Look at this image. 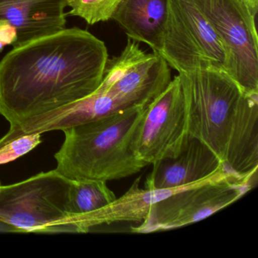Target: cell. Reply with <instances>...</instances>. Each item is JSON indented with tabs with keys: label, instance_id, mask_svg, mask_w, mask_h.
<instances>
[{
	"label": "cell",
	"instance_id": "17",
	"mask_svg": "<svg viewBox=\"0 0 258 258\" xmlns=\"http://www.w3.org/2000/svg\"><path fill=\"white\" fill-rule=\"evenodd\" d=\"M122 0H67L71 10L67 16L84 19L88 25L108 22Z\"/></svg>",
	"mask_w": 258,
	"mask_h": 258
},
{
	"label": "cell",
	"instance_id": "11",
	"mask_svg": "<svg viewBox=\"0 0 258 258\" xmlns=\"http://www.w3.org/2000/svg\"><path fill=\"white\" fill-rule=\"evenodd\" d=\"M223 164L241 179L257 180L258 93H243L231 121Z\"/></svg>",
	"mask_w": 258,
	"mask_h": 258
},
{
	"label": "cell",
	"instance_id": "4",
	"mask_svg": "<svg viewBox=\"0 0 258 258\" xmlns=\"http://www.w3.org/2000/svg\"><path fill=\"white\" fill-rule=\"evenodd\" d=\"M185 99L188 134L223 162L231 121L244 92L225 72L178 74Z\"/></svg>",
	"mask_w": 258,
	"mask_h": 258
},
{
	"label": "cell",
	"instance_id": "9",
	"mask_svg": "<svg viewBox=\"0 0 258 258\" xmlns=\"http://www.w3.org/2000/svg\"><path fill=\"white\" fill-rule=\"evenodd\" d=\"M170 66L157 52L143 51L139 42L128 38L118 56L108 58L99 88L126 107H146L170 84Z\"/></svg>",
	"mask_w": 258,
	"mask_h": 258
},
{
	"label": "cell",
	"instance_id": "13",
	"mask_svg": "<svg viewBox=\"0 0 258 258\" xmlns=\"http://www.w3.org/2000/svg\"><path fill=\"white\" fill-rule=\"evenodd\" d=\"M168 17V0H122L112 15L128 38L159 53Z\"/></svg>",
	"mask_w": 258,
	"mask_h": 258
},
{
	"label": "cell",
	"instance_id": "16",
	"mask_svg": "<svg viewBox=\"0 0 258 258\" xmlns=\"http://www.w3.org/2000/svg\"><path fill=\"white\" fill-rule=\"evenodd\" d=\"M41 134H22L15 126L0 139V165L16 161L42 143Z\"/></svg>",
	"mask_w": 258,
	"mask_h": 258
},
{
	"label": "cell",
	"instance_id": "3",
	"mask_svg": "<svg viewBox=\"0 0 258 258\" xmlns=\"http://www.w3.org/2000/svg\"><path fill=\"white\" fill-rule=\"evenodd\" d=\"M72 182L53 170L0 185V222L21 232L79 233L71 208Z\"/></svg>",
	"mask_w": 258,
	"mask_h": 258
},
{
	"label": "cell",
	"instance_id": "8",
	"mask_svg": "<svg viewBox=\"0 0 258 258\" xmlns=\"http://www.w3.org/2000/svg\"><path fill=\"white\" fill-rule=\"evenodd\" d=\"M189 137L185 99L178 75L146 106L133 146L137 158L149 165L176 157Z\"/></svg>",
	"mask_w": 258,
	"mask_h": 258
},
{
	"label": "cell",
	"instance_id": "7",
	"mask_svg": "<svg viewBox=\"0 0 258 258\" xmlns=\"http://www.w3.org/2000/svg\"><path fill=\"white\" fill-rule=\"evenodd\" d=\"M158 54L178 74L198 70L226 73L223 45L193 0H168V17Z\"/></svg>",
	"mask_w": 258,
	"mask_h": 258
},
{
	"label": "cell",
	"instance_id": "12",
	"mask_svg": "<svg viewBox=\"0 0 258 258\" xmlns=\"http://www.w3.org/2000/svg\"><path fill=\"white\" fill-rule=\"evenodd\" d=\"M67 0H0V20L16 29L13 48L66 29Z\"/></svg>",
	"mask_w": 258,
	"mask_h": 258
},
{
	"label": "cell",
	"instance_id": "20",
	"mask_svg": "<svg viewBox=\"0 0 258 258\" xmlns=\"http://www.w3.org/2000/svg\"><path fill=\"white\" fill-rule=\"evenodd\" d=\"M0 185H1V183H0Z\"/></svg>",
	"mask_w": 258,
	"mask_h": 258
},
{
	"label": "cell",
	"instance_id": "6",
	"mask_svg": "<svg viewBox=\"0 0 258 258\" xmlns=\"http://www.w3.org/2000/svg\"><path fill=\"white\" fill-rule=\"evenodd\" d=\"M220 39L226 74L244 93H258V10L247 0H193Z\"/></svg>",
	"mask_w": 258,
	"mask_h": 258
},
{
	"label": "cell",
	"instance_id": "5",
	"mask_svg": "<svg viewBox=\"0 0 258 258\" xmlns=\"http://www.w3.org/2000/svg\"><path fill=\"white\" fill-rule=\"evenodd\" d=\"M255 185L227 170L182 188L152 204L136 233H149L176 229L196 223L232 205Z\"/></svg>",
	"mask_w": 258,
	"mask_h": 258
},
{
	"label": "cell",
	"instance_id": "2",
	"mask_svg": "<svg viewBox=\"0 0 258 258\" xmlns=\"http://www.w3.org/2000/svg\"><path fill=\"white\" fill-rule=\"evenodd\" d=\"M146 107H131L64 130L55 170L72 180H118L148 166L137 158L134 140Z\"/></svg>",
	"mask_w": 258,
	"mask_h": 258
},
{
	"label": "cell",
	"instance_id": "14",
	"mask_svg": "<svg viewBox=\"0 0 258 258\" xmlns=\"http://www.w3.org/2000/svg\"><path fill=\"white\" fill-rule=\"evenodd\" d=\"M139 177L125 194L117 198L111 203L96 211L87 220V228H92L116 222H143L149 214L152 204L173 194L182 188L173 189H149L141 188ZM191 186V185H190Z\"/></svg>",
	"mask_w": 258,
	"mask_h": 258
},
{
	"label": "cell",
	"instance_id": "19",
	"mask_svg": "<svg viewBox=\"0 0 258 258\" xmlns=\"http://www.w3.org/2000/svg\"><path fill=\"white\" fill-rule=\"evenodd\" d=\"M253 8L258 10V0H247Z\"/></svg>",
	"mask_w": 258,
	"mask_h": 258
},
{
	"label": "cell",
	"instance_id": "1",
	"mask_svg": "<svg viewBox=\"0 0 258 258\" xmlns=\"http://www.w3.org/2000/svg\"><path fill=\"white\" fill-rule=\"evenodd\" d=\"M108 59L105 43L78 28L13 48L0 61V114L22 127L66 111L99 88Z\"/></svg>",
	"mask_w": 258,
	"mask_h": 258
},
{
	"label": "cell",
	"instance_id": "15",
	"mask_svg": "<svg viewBox=\"0 0 258 258\" xmlns=\"http://www.w3.org/2000/svg\"><path fill=\"white\" fill-rule=\"evenodd\" d=\"M116 199L115 194L108 188L106 182L91 179L72 180L71 208L76 220L78 232H88V219Z\"/></svg>",
	"mask_w": 258,
	"mask_h": 258
},
{
	"label": "cell",
	"instance_id": "10",
	"mask_svg": "<svg viewBox=\"0 0 258 258\" xmlns=\"http://www.w3.org/2000/svg\"><path fill=\"white\" fill-rule=\"evenodd\" d=\"M152 165L145 183V188L149 189L185 188L226 170L221 159L208 146L191 136L176 157Z\"/></svg>",
	"mask_w": 258,
	"mask_h": 258
},
{
	"label": "cell",
	"instance_id": "18",
	"mask_svg": "<svg viewBox=\"0 0 258 258\" xmlns=\"http://www.w3.org/2000/svg\"><path fill=\"white\" fill-rule=\"evenodd\" d=\"M17 41L16 29L7 21L0 20V42L4 45L14 46Z\"/></svg>",
	"mask_w": 258,
	"mask_h": 258
}]
</instances>
